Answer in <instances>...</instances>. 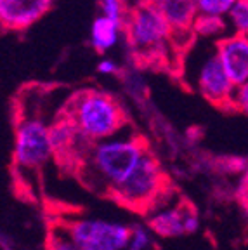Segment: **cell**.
I'll list each match as a JSON object with an SVG mask.
<instances>
[{
    "instance_id": "cell-23",
    "label": "cell",
    "mask_w": 248,
    "mask_h": 250,
    "mask_svg": "<svg viewBox=\"0 0 248 250\" xmlns=\"http://www.w3.org/2000/svg\"><path fill=\"white\" fill-rule=\"evenodd\" d=\"M247 37H248V35H247Z\"/></svg>"
},
{
    "instance_id": "cell-11",
    "label": "cell",
    "mask_w": 248,
    "mask_h": 250,
    "mask_svg": "<svg viewBox=\"0 0 248 250\" xmlns=\"http://www.w3.org/2000/svg\"><path fill=\"white\" fill-rule=\"evenodd\" d=\"M149 2L165 18L172 30V37L175 33H186L193 30L194 20L198 18L194 0H149Z\"/></svg>"
},
{
    "instance_id": "cell-16",
    "label": "cell",
    "mask_w": 248,
    "mask_h": 250,
    "mask_svg": "<svg viewBox=\"0 0 248 250\" xmlns=\"http://www.w3.org/2000/svg\"><path fill=\"white\" fill-rule=\"evenodd\" d=\"M200 16H212V18H226L229 11L236 4V0H194Z\"/></svg>"
},
{
    "instance_id": "cell-3",
    "label": "cell",
    "mask_w": 248,
    "mask_h": 250,
    "mask_svg": "<svg viewBox=\"0 0 248 250\" xmlns=\"http://www.w3.org/2000/svg\"><path fill=\"white\" fill-rule=\"evenodd\" d=\"M124 33L137 56H155L172 39V30L149 0H139L124 16Z\"/></svg>"
},
{
    "instance_id": "cell-10",
    "label": "cell",
    "mask_w": 248,
    "mask_h": 250,
    "mask_svg": "<svg viewBox=\"0 0 248 250\" xmlns=\"http://www.w3.org/2000/svg\"><path fill=\"white\" fill-rule=\"evenodd\" d=\"M147 224L160 236L174 238V236L194 233L198 229V215L191 205L187 207L177 205L153 215Z\"/></svg>"
},
{
    "instance_id": "cell-6",
    "label": "cell",
    "mask_w": 248,
    "mask_h": 250,
    "mask_svg": "<svg viewBox=\"0 0 248 250\" xmlns=\"http://www.w3.org/2000/svg\"><path fill=\"white\" fill-rule=\"evenodd\" d=\"M54 155L51 139V127L43 120L26 118L16 127L14 162L21 168H40Z\"/></svg>"
},
{
    "instance_id": "cell-8",
    "label": "cell",
    "mask_w": 248,
    "mask_h": 250,
    "mask_svg": "<svg viewBox=\"0 0 248 250\" xmlns=\"http://www.w3.org/2000/svg\"><path fill=\"white\" fill-rule=\"evenodd\" d=\"M215 56L234 87L248 82V37L231 33L215 42Z\"/></svg>"
},
{
    "instance_id": "cell-22",
    "label": "cell",
    "mask_w": 248,
    "mask_h": 250,
    "mask_svg": "<svg viewBox=\"0 0 248 250\" xmlns=\"http://www.w3.org/2000/svg\"><path fill=\"white\" fill-rule=\"evenodd\" d=\"M238 196H240V202L245 207V210L248 212V193H238Z\"/></svg>"
},
{
    "instance_id": "cell-2",
    "label": "cell",
    "mask_w": 248,
    "mask_h": 250,
    "mask_svg": "<svg viewBox=\"0 0 248 250\" xmlns=\"http://www.w3.org/2000/svg\"><path fill=\"white\" fill-rule=\"evenodd\" d=\"M147 149L141 139H106L92 146L89 164L109 191L132 176Z\"/></svg>"
},
{
    "instance_id": "cell-17",
    "label": "cell",
    "mask_w": 248,
    "mask_h": 250,
    "mask_svg": "<svg viewBox=\"0 0 248 250\" xmlns=\"http://www.w3.org/2000/svg\"><path fill=\"white\" fill-rule=\"evenodd\" d=\"M101 7L104 16L111 18V20L118 21L124 24V12H125V4L124 0H101Z\"/></svg>"
},
{
    "instance_id": "cell-7",
    "label": "cell",
    "mask_w": 248,
    "mask_h": 250,
    "mask_svg": "<svg viewBox=\"0 0 248 250\" xmlns=\"http://www.w3.org/2000/svg\"><path fill=\"white\" fill-rule=\"evenodd\" d=\"M236 87L233 85V82L229 80V77L226 75L224 68H222L221 61L213 52L212 56L203 61V64L200 66L196 75V90L202 94L203 98L208 103L215 106H224L229 108L231 106V99Z\"/></svg>"
},
{
    "instance_id": "cell-9",
    "label": "cell",
    "mask_w": 248,
    "mask_h": 250,
    "mask_svg": "<svg viewBox=\"0 0 248 250\" xmlns=\"http://www.w3.org/2000/svg\"><path fill=\"white\" fill-rule=\"evenodd\" d=\"M54 0H0V26L5 30H26L52 7Z\"/></svg>"
},
{
    "instance_id": "cell-13",
    "label": "cell",
    "mask_w": 248,
    "mask_h": 250,
    "mask_svg": "<svg viewBox=\"0 0 248 250\" xmlns=\"http://www.w3.org/2000/svg\"><path fill=\"white\" fill-rule=\"evenodd\" d=\"M45 247L47 250H82L77 243L71 240V236L66 233V229L62 228V224H54L49 229L45 238Z\"/></svg>"
},
{
    "instance_id": "cell-14",
    "label": "cell",
    "mask_w": 248,
    "mask_h": 250,
    "mask_svg": "<svg viewBox=\"0 0 248 250\" xmlns=\"http://www.w3.org/2000/svg\"><path fill=\"white\" fill-rule=\"evenodd\" d=\"M227 26V21L224 18H212V16H200L194 20L193 31H196L202 37H215L221 35Z\"/></svg>"
},
{
    "instance_id": "cell-20",
    "label": "cell",
    "mask_w": 248,
    "mask_h": 250,
    "mask_svg": "<svg viewBox=\"0 0 248 250\" xmlns=\"http://www.w3.org/2000/svg\"><path fill=\"white\" fill-rule=\"evenodd\" d=\"M97 71L103 75H111V73H117L118 71V64L111 59H103L99 64H97Z\"/></svg>"
},
{
    "instance_id": "cell-5",
    "label": "cell",
    "mask_w": 248,
    "mask_h": 250,
    "mask_svg": "<svg viewBox=\"0 0 248 250\" xmlns=\"http://www.w3.org/2000/svg\"><path fill=\"white\" fill-rule=\"evenodd\" d=\"M62 228L82 250H125L132 236V228L101 219L70 221Z\"/></svg>"
},
{
    "instance_id": "cell-21",
    "label": "cell",
    "mask_w": 248,
    "mask_h": 250,
    "mask_svg": "<svg viewBox=\"0 0 248 250\" xmlns=\"http://www.w3.org/2000/svg\"><path fill=\"white\" fill-rule=\"evenodd\" d=\"M238 193H248V167L245 168L243 176H241V181H240V189Z\"/></svg>"
},
{
    "instance_id": "cell-15",
    "label": "cell",
    "mask_w": 248,
    "mask_h": 250,
    "mask_svg": "<svg viewBox=\"0 0 248 250\" xmlns=\"http://www.w3.org/2000/svg\"><path fill=\"white\" fill-rule=\"evenodd\" d=\"M226 18L233 28V33L248 35V0H236V4Z\"/></svg>"
},
{
    "instance_id": "cell-4",
    "label": "cell",
    "mask_w": 248,
    "mask_h": 250,
    "mask_svg": "<svg viewBox=\"0 0 248 250\" xmlns=\"http://www.w3.org/2000/svg\"><path fill=\"white\" fill-rule=\"evenodd\" d=\"M163 186H165V177L162 168L155 156L146 151L136 170L132 172V176L120 186L113 188L109 193L113 198L127 207L141 208L151 205L156 196L163 193Z\"/></svg>"
},
{
    "instance_id": "cell-18",
    "label": "cell",
    "mask_w": 248,
    "mask_h": 250,
    "mask_svg": "<svg viewBox=\"0 0 248 250\" xmlns=\"http://www.w3.org/2000/svg\"><path fill=\"white\" fill-rule=\"evenodd\" d=\"M229 108H234L241 113L248 115V82L243 85L236 87L233 94V99H231V106Z\"/></svg>"
},
{
    "instance_id": "cell-12",
    "label": "cell",
    "mask_w": 248,
    "mask_h": 250,
    "mask_svg": "<svg viewBox=\"0 0 248 250\" xmlns=\"http://www.w3.org/2000/svg\"><path fill=\"white\" fill-rule=\"evenodd\" d=\"M122 31H124V24L103 14L99 18H96L92 23L90 43H92V47L97 52H106L118 43Z\"/></svg>"
},
{
    "instance_id": "cell-1",
    "label": "cell",
    "mask_w": 248,
    "mask_h": 250,
    "mask_svg": "<svg viewBox=\"0 0 248 250\" xmlns=\"http://www.w3.org/2000/svg\"><path fill=\"white\" fill-rule=\"evenodd\" d=\"M66 118L73 124L78 136L92 143H101L115 136L127 120L117 99L94 89L78 92L71 98Z\"/></svg>"
},
{
    "instance_id": "cell-19",
    "label": "cell",
    "mask_w": 248,
    "mask_h": 250,
    "mask_svg": "<svg viewBox=\"0 0 248 250\" xmlns=\"http://www.w3.org/2000/svg\"><path fill=\"white\" fill-rule=\"evenodd\" d=\"M147 245H149V236H147L146 229L144 228H134L127 250H144Z\"/></svg>"
}]
</instances>
